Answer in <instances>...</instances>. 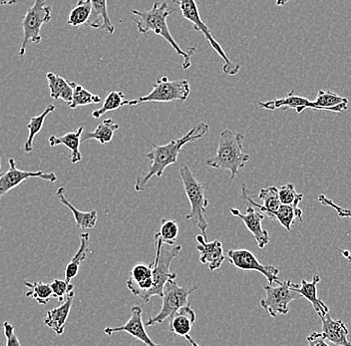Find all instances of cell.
Listing matches in <instances>:
<instances>
[{"label": "cell", "mask_w": 351, "mask_h": 346, "mask_svg": "<svg viewBox=\"0 0 351 346\" xmlns=\"http://www.w3.org/2000/svg\"><path fill=\"white\" fill-rule=\"evenodd\" d=\"M208 129H210L208 125L202 122L194 128L191 129L183 137L172 140L166 145L158 146L153 142L148 141V143L152 146V150L147 153L146 158L150 160L151 164L146 174L136 180L135 190L137 192H144L147 190L149 182L153 177L161 178L163 176L164 171L169 166L177 163L178 157L181 153L182 148L186 144L193 143V142L202 139L204 136L207 134Z\"/></svg>", "instance_id": "6da1fadb"}, {"label": "cell", "mask_w": 351, "mask_h": 346, "mask_svg": "<svg viewBox=\"0 0 351 346\" xmlns=\"http://www.w3.org/2000/svg\"><path fill=\"white\" fill-rule=\"evenodd\" d=\"M175 12V10L169 8L167 2H155L150 10H131V13L134 15V23H136L139 34L145 35L149 32H154L164 38L172 46L178 55L183 57L182 66L186 70L192 66L191 58L196 51V48L192 47L188 51H184L171 34L167 19Z\"/></svg>", "instance_id": "7a4b0ae2"}, {"label": "cell", "mask_w": 351, "mask_h": 346, "mask_svg": "<svg viewBox=\"0 0 351 346\" xmlns=\"http://www.w3.org/2000/svg\"><path fill=\"white\" fill-rule=\"evenodd\" d=\"M243 140L245 137L241 133L234 134L229 129L221 131L217 154L208 159L206 165L217 170L230 171V179L234 181L251 160V156L243 152Z\"/></svg>", "instance_id": "3957f363"}, {"label": "cell", "mask_w": 351, "mask_h": 346, "mask_svg": "<svg viewBox=\"0 0 351 346\" xmlns=\"http://www.w3.org/2000/svg\"><path fill=\"white\" fill-rule=\"evenodd\" d=\"M180 176L183 183L186 198L191 206V211L186 216V220L192 221L197 229L201 231L202 235L208 240L207 230L208 223L206 220V209L208 206V201L205 197V186L199 181L193 174L188 166H183L180 169Z\"/></svg>", "instance_id": "277c9868"}, {"label": "cell", "mask_w": 351, "mask_h": 346, "mask_svg": "<svg viewBox=\"0 0 351 346\" xmlns=\"http://www.w3.org/2000/svg\"><path fill=\"white\" fill-rule=\"evenodd\" d=\"M172 1L179 5L180 12H182L184 18L193 23L194 29L197 32H201V34L205 36L208 42L210 43V47L223 59V73L230 76L237 75V74L240 72V65L236 64V63L232 62V61L230 60L229 57L226 54L225 50L223 49L221 45H219L218 41H217L212 34H210V28L208 27L207 24L204 23L201 15H199L196 0H172Z\"/></svg>", "instance_id": "5b68a950"}, {"label": "cell", "mask_w": 351, "mask_h": 346, "mask_svg": "<svg viewBox=\"0 0 351 346\" xmlns=\"http://www.w3.org/2000/svg\"><path fill=\"white\" fill-rule=\"evenodd\" d=\"M191 93L190 83L185 79L171 81L167 76L158 78L154 83V88L146 96L133 100H125L124 106H136L147 102L168 103L173 101L185 102Z\"/></svg>", "instance_id": "8992f818"}, {"label": "cell", "mask_w": 351, "mask_h": 346, "mask_svg": "<svg viewBox=\"0 0 351 346\" xmlns=\"http://www.w3.org/2000/svg\"><path fill=\"white\" fill-rule=\"evenodd\" d=\"M155 238V260L153 262V286L149 293V299L154 297H163L164 286L170 280L177 279V273L171 271L173 260L181 253V246H174L165 249L163 242L158 236Z\"/></svg>", "instance_id": "52a82bcc"}, {"label": "cell", "mask_w": 351, "mask_h": 346, "mask_svg": "<svg viewBox=\"0 0 351 346\" xmlns=\"http://www.w3.org/2000/svg\"><path fill=\"white\" fill-rule=\"evenodd\" d=\"M51 13L52 8L46 5V0H34V4L28 8L21 23L23 38L19 51V56L25 55L29 42L39 45L43 40L41 27L44 24L50 23L52 18Z\"/></svg>", "instance_id": "ba28073f"}, {"label": "cell", "mask_w": 351, "mask_h": 346, "mask_svg": "<svg viewBox=\"0 0 351 346\" xmlns=\"http://www.w3.org/2000/svg\"><path fill=\"white\" fill-rule=\"evenodd\" d=\"M199 290L197 286L192 288H186L179 286L175 280H170L167 282L164 286V293L162 299L161 310L151 317L147 321L146 326H154L157 324H162L167 319H170L182 306L190 304L189 297L195 291Z\"/></svg>", "instance_id": "9c48e42d"}, {"label": "cell", "mask_w": 351, "mask_h": 346, "mask_svg": "<svg viewBox=\"0 0 351 346\" xmlns=\"http://www.w3.org/2000/svg\"><path fill=\"white\" fill-rule=\"evenodd\" d=\"M291 280L278 284V286H267L263 288L265 297L260 301V306L267 310L271 317L285 315L289 312V304L302 299L300 293L291 288Z\"/></svg>", "instance_id": "30bf717a"}, {"label": "cell", "mask_w": 351, "mask_h": 346, "mask_svg": "<svg viewBox=\"0 0 351 346\" xmlns=\"http://www.w3.org/2000/svg\"><path fill=\"white\" fill-rule=\"evenodd\" d=\"M230 264L234 268L245 271H258L267 279L269 284H280V269L274 266H265L258 262V258L249 249H230L226 255Z\"/></svg>", "instance_id": "8fae6325"}, {"label": "cell", "mask_w": 351, "mask_h": 346, "mask_svg": "<svg viewBox=\"0 0 351 346\" xmlns=\"http://www.w3.org/2000/svg\"><path fill=\"white\" fill-rule=\"evenodd\" d=\"M8 165H10L8 170L5 173H2L0 176V199L28 179H43L50 182V183H55L57 181V177L54 173H44L43 171L30 172V171L21 170L17 168L16 162L13 158L8 159Z\"/></svg>", "instance_id": "7c38bea8"}, {"label": "cell", "mask_w": 351, "mask_h": 346, "mask_svg": "<svg viewBox=\"0 0 351 346\" xmlns=\"http://www.w3.org/2000/svg\"><path fill=\"white\" fill-rule=\"evenodd\" d=\"M153 282V262H139L131 269L126 280V286L132 295L140 297L143 301L148 304L150 302L149 293L152 290Z\"/></svg>", "instance_id": "4fadbf2b"}, {"label": "cell", "mask_w": 351, "mask_h": 346, "mask_svg": "<svg viewBox=\"0 0 351 346\" xmlns=\"http://www.w3.org/2000/svg\"><path fill=\"white\" fill-rule=\"evenodd\" d=\"M230 212L232 216L243 221L245 227L254 236L258 249H263L269 244L271 236H269V232L263 227V221L265 218V214H263L262 212H256L252 207L247 208V214H241L238 209H234V208H230Z\"/></svg>", "instance_id": "5bb4252c"}, {"label": "cell", "mask_w": 351, "mask_h": 346, "mask_svg": "<svg viewBox=\"0 0 351 346\" xmlns=\"http://www.w3.org/2000/svg\"><path fill=\"white\" fill-rule=\"evenodd\" d=\"M143 310L141 306H135L131 308V317L126 323L123 325L117 326V328H106L104 330V334L111 336L116 332H127L133 336L134 338L138 339L147 346H159L158 343H154L146 332V328L143 323L142 319Z\"/></svg>", "instance_id": "9a60e30c"}, {"label": "cell", "mask_w": 351, "mask_h": 346, "mask_svg": "<svg viewBox=\"0 0 351 346\" xmlns=\"http://www.w3.org/2000/svg\"><path fill=\"white\" fill-rule=\"evenodd\" d=\"M196 249L199 251V260L204 264H208L210 271L221 268L225 262L226 257L223 253V244L218 240L208 242L204 236H196Z\"/></svg>", "instance_id": "2e32d148"}, {"label": "cell", "mask_w": 351, "mask_h": 346, "mask_svg": "<svg viewBox=\"0 0 351 346\" xmlns=\"http://www.w3.org/2000/svg\"><path fill=\"white\" fill-rule=\"evenodd\" d=\"M169 321V330L172 334L184 337L192 345H199L190 334L197 321L196 312L191 308L190 304L182 306Z\"/></svg>", "instance_id": "e0dca14e"}, {"label": "cell", "mask_w": 351, "mask_h": 346, "mask_svg": "<svg viewBox=\"0 0 351 346\" xmlns=\"http://www.w3.org/2000/svg\"><path fill=\"white\" fill-rule=\"evenodd\" d=\"M258 104L261 108L265 109V110L295 109L298 114L302 113L306 109H313V101L302 97V96L295 95L293 90H291V92L285 97L267 101V102H258Z\"/></svg>", "instance_id": "ac0fdd59"}, {"label": "cell", "mask_w": 351, "mask_h": 346, "mask_svg": "<svg viewBox=\"0 0 351 346\" xmlns=\"http://www.w3.org/2000/svg\"><path fill=\"white\" fill-rule=\"evenodd\" d=\"M74 297H75V293L73 291L67 295L64 301L61 302L60 306L49 310L46 314L45 319H44L45 325L51 328L57 335L63 334V332H64L66 323H67L68 317H69L70 310H71Z\"/></svg>", "instance_id": "d6986e66"}, {"label": "cell", "mask_w": 351, "mask_h": 346, "mask_svg": "<svg viewBox=\"0 0 351 346\" xmlns=\"http://www.w3.org/2000/svg\"><path fill=\"white\" fill-rule=\"evenodd\" d=\"M319 275H315L311 282H307L306 280L302 279L300 286L293 284V282H291V288L296 291V293H300L302 297L306 299L307 301L311 302V306H313L315 312H317L318 317H322V315H326V313L329 312V308L322 299H318L317 284H319Z\"/></svg>", "instance_id": "ffe728a7"}, {"label": "cell", "mask_w": 351, "mask_h": 346, "mask_svg": "<svg viewBox=\"0 0 351 346\" xmlns=\"http://www.w3.org/2000/svg\"><path fill=\"white\" fill-rule=\"evenodd\" d=\"M319 319L322 323V334H324L326 341L335 345L351 346V343L348 338V330L343 321L331 319L329 312L326 315H322Z\"/></svg>", "instance_id": "44dd1931"}, {"label": "cell", "mask_w": 351, "mask_h": 346, "mask_svg": "<svg viewBox=\"0 0 351 346\" xmlns=\"http://www.w3.org/2000/svg\"><path fill=\"white\" fill-rule=\"evenodd\" d=\"M348 98L326 90H318L317 98L313 101V110L343 113L348 109Z\"/></svg>", "instance_id": "7402d4cb"}, {"label": "cell", "mask_w": 351, "mask_h": 346, "mask_svg": "<svg viewBox=\"0 0 351 346\" xmlns=\"http://www.w3.org/2000/svg\"><path fill=\"white\" fill-rule=\"evenodd\" d=\"M243 194L247 201H250L254 207L258 208L263 214L269 217L271 220H273L274 212L278 211L280 209V205H282L280 200V195H278V189L274 187V186L261 189L260 192H258V199L263 201V205L256 203L250 197H247L245 186H243Z\"/></svg>", "instance_id": "603a6c76"}, {"label": "cell", "mask_w": 351, "mask_h": 346, "mask_svg": "<svg viewBox=\"0 0 351 346\" xmlns=\"http://www.w3.org/2000/svg\"><path fill=\"white\" fill-rule=\"evenodd\" d=\"M84 132V128L80 127L75 131L67 133V134L57 137V136H50L48 142L51 147L59 145L65 146L66 148L71 151V162L73 164L79 163L82 160V154L80 152V144L82 142V134Z\"/></svg>", "instance_id": "cb8c5ba5"}, {"label": "cell", "mask_w": 351, "mask_h": 346, "mask_svg": "<svg viewBox=\"0 0 351 346\" xmlns=\"http://www.w3.org/2000/svg\"><path fill=\"white\" fill-rule=\"evenodd\" d=\"M92 14L88 25L94 29L104 30L109 34L115 32V26L110 21L107 0H91Z\"/></svg>", "instance_id": "d4e9b609"}, {"label": "cell", "mask_w": 351, "mask_h": 346, "mask_svg": "<svg viewBox=\"0 0 351 346\" xmlns=\"http://www.w3.org/2000/svg\"><path fill=\"white\" fill-rule=\"evenodd\" d=\"M49 87L50 97L54 100H63L69 104L73 96L74 83L69 82L61 76L56 75L53 72L46 74Z\"/></svg>", "instance_id": "484cf974"}, {"label": "cell", "mask_w": 351, "mask_h": 346, "mask_svg": "<svg viewBox=\"0 0 351 346\" xmlns=\"http://www.w3.org/2000/svg\"><path fill=\"white\" fill-rule=\"evenodd\" d=\"M56 195L61 203L66 206L73 214L77 227L82 230H91L95 227L98 219L97 212L95 210H92L90 212H81L77 210L66 198L64 188H59L57 190Z\"/></svg>", "instance_id": "4316f807"}, {"label": "cell", "mask_w": 351, "mask_h": 346, "mask_svg": "<svg viewBox=\"0 0 351 346\" xmlns=\"http://www.w3.org/2000/svg\"><path fill=\"white\" fill-rule=\"evenodd\" d=\"M93 253L90 247V235L88 233L80 235V246L74 257L71 258L65 269V280L71 282V280L78 275L79 268L83 260H86L88 254Z\"/></svg>", "instance_id": "83f0119b"}, {"label": "cell", "mask_w": 351, "mask_h": 346, "mask_svg": "<svg viewBox=\"0 0 351 346\" xmlns=\"http://www.w3.org/2000/svg\"><path fill=\"white\" fill-rule=\"evenodd\" d=\"M119 125L114 122L112 119H105L96 127L93 132L84 131L82 134V142L89 141V140H96L101 145L108 144L113 139L116 131L119 129Z\"/></svg>", "instance_id": "f1b7e54d"}, {"label": "cell", "mask_w": 351, "mask_h": 346, "mask_svg": "<svg viewBox=\"0 0 351 346\" xmlns=\"http://www.w3.org/2000/svg\"><path fill=\"white\" fill-rule=\"evenodd\" d=\"M280 200L282 205H289L295 209L296 220L302 222V214L304 212L300 209L298 205L304 200V194L296 192L295 186L293 184L287 183L278 189Z\"/></svg>", "instance_id": "f546056e"}, {"label": "cell", "mask_w": 351, "mask_h": 346, "mask_svg": "<svg viewBox=\"0 0 351 346\" xmlns=\"http://www.w3.org/2000/svg\"><path fill=\"white\" fill-rule=\"evenodd\" d=\"M54 111V105H49V106L44 110L43 114L35 116V117H32V119H30L29 123L26 126L27 127L28 131H29L27 140H26L25 143H24V151H25L26 153L32 152L33 149H34V138L43 130L46 117L50 115V114L53 113Z\"/></svg>", "instance_id": "4dcf8cb0"}, {"label": "cell", "mask_w": 351, "mask_h": 346, "mask_svg": "<svg viewBox=\"0 0 351 346\" xmlns=\"http://www.w3.org/2000/svg\"><path fill=\"white\" fill-rule=\"evenodd\" d=\"M92 14L91 0H79L68 15L67 23L72 27H80L89 23Z\"/></svg>", "instance_id": "1f68e13d"}, {"label": "cell", "mask_w": 351, "mask_h": 346, "mask_svg": "<svg viewBox=\"0 0 351 346\" xmlns=\"http://www.w3.org/2000/svg\"><path fill=\"white\" fill-rule=\"evenodd\" d=\"M24 284L29 288V291L25 293V297L35 299L41 306H45L51 297H53V291L50 284L41 282H30L27 280L24 282Z\"/></svg>", "instance_id": "d6a6232c"}, {"label": "cell", "mask_w": 351, "mask_h": 346, "mask_svg": "<svg viewBox=\"0 0 351 346\" xmlns=\"http://www.w3.org/2000/svg\"><path fill=\"white\" fill-rule=\"evenodd\" d=\"M101 98L95 94H92L81 85L74 83L73 96L71 102L68 104L70 109H76L78 107L87 106L90 104H99Z\"/></svg>", "instance_id": "836d02e7"}, {"label": "cell", "mask_w": 351, "mask_h": 346, "mask_svg": "<svg viewBox=\"0 0 351 346\" xmlns=\"http://www.w3.org/2000/svg\"><path fill=\"white\" fill-rule=\"evenodd\" d=\"M125 95L123 92L121 91H112L110 92L108 95L105 98L104 103H103L102 107L97 110L92 112V117L95 119H99L101 116L106 114L107 112L117 110L121 107L124 106Z\"/></svg>", "instance_id": "e575fe53"}, {"label": "cell", "mask_w": 351, "mask_h": 346, "mask_svg": "<svg viewBox=\"0 0 351 346\" xmlns=\"http://www.w3.org/2000/svg\"><path fill=\"white\" fill-rule=\"evenodd\" d=\"M180 234V227L178 223L174 220H162L160 231L155 234L156 236L163 242V244L169 246H174L177 242Z\"/></svg>", "instance_id": "d590c367"}, {"label": "cell", "mask_w": 351, "mask_h": 346, "mask_svg": "<svg viewBox=\"0 0 351 346\" xmlns=\"http://www.w3.org/2000/svg\"><path fill=\"white\" fill-rule=\"evenodd\" d=\"M295 220V211L291 206L280 205V209L274 214L273 221H278L287 232L291 231Z\"/></svg>", "instance_id": "8d00e7d4"}, {"label": "cell", "mask_w": 351, "mask_h": 346, "mask_svg": "<svg viewBox=\"0 0 351 346\" xmlns=\"http://www.w3.org/2000/svg\"><path fill=\"white\" fill-rule=\"evenodd\" d=\"M50 286L53 291V297L58 299L60 304L65 301L66 297L71 291H74L73 284L66 280H54L53 282H50Z\"/></svg>", "instance_id": "74e56055"}, {"label": "cell", "mask_w": 351, "mask_h": 346, "mask_svg": "<svg viewBox=\"0 0 351 346\" xmlns=\"http://www.w3.org/2000/svg\"><path fill=\"white\" fill-rule=\"evenodd\" d=\"M318 201L322 205L326 206V207H330L331 209L335 210L339 217L342 219H351V210L343 209L340 206L337 205L335 201H331L328 197L324 196V194L319 195L318 197Z\"/></svg>", "instance_id": "f35d334b"}, {"label": "cell", "mask_w": 351, "mask_h": 346, "mask_svg": "<svg viewBox=\"0 0 351 346\" xmlns=\"http://www.w3.org/2000/svg\"><path fill=\"white\" fill-rule=\"evenodd\" d=\"M2 328H3L4 335H5L6 337V346L21 345L19 337L15 334L14 326H13L12 324L8 323V321H4V323H2Z\"/></svg>", "instance_id": "ab89813d"}, {"label": "cell", "mask_w": 351, "mask_h": 346, "mask_svg": "<svg viewBox=\"0 0 351 346\" xmlns=\"http://www.w3.org/2000/svg\"><path fill=\"white\" fill-rule=\"evenodd\" d=\"M306 341L311 346H328L326 337H324L322 332H320V334L319 332H311V334L306 337Z\"/></svg>", "instance_id": "60d3db41"}, {"label": "cell", "mask_w": 351, "mask_h": 346, "mask_svg": "<svg viewBox=\"0 0 351 346\" xmlns=\"http://www.w3.org/2000/svg\"><path fill=\"white\" fill-rule=\"evenodd\" d=\"M339 253L341 254L342 257L346 258V260H348V262L351 264V254L350 251H348V249H339Z\"/></svg>", "instance_id": "b9f144b4"}, {"label": "cell", "mask_w": 351, "mask_h": 346, "mask_svg": "<svg viewBox=\"0 0 351 346\" xmlns=\"http://www.w3.org/2000/svg\"><path fill=\"white\" fill-rule=\"evenodd\" d=\"M17 0H0V5H14Z\"/></svg>", "instance_id": "7bdbcfd3"}, {"label": "cell", "mask_w": 351, "mask_h": 346, "mask_svg": "<svg viewBox=\"0 0 351 346\" xmlns=\"http://www.w3.org/2000/svg\"><path fill=\"white\" fill-rule=\"evenodd\" d=\"M289 1H291V0H276V4L278 6H285L287 5Z\"/></svg>", "instance_id": "ee69618b"}, {"label": "cell", "mask_w": 351, "mask_h": 346, "mask_svg": "<svg viewBox=\"0 0 351 346\" xmlns=\"http://www.w3.org/2000/svg\"><path fill=\"white\" fill-rule=\"evenodd\" d=\"M0 169H1V158H0Z\"/></svg>", "instance_id": "f6af8a7d"}, {"label": "cell", "mask_w": 351, "mask_h": 346, "mask_svg": "<svg viewBox=\"0 0 351 346\" xmlns=\"http://www.w3.org/2000/svg\"><path fill=\"white\" fill-rule=\"evenodd\" d=\"M0 231H1V225H0Z\"/></svg>", "instance_id": "bcb514c9"}, {"label": "cell", "mask_w": 351, "mask_h": 346, "mask_svg": "<svg viewBox=\"0 0 351 346\" xmlns=\"http://www.w3.org/2000/svg\"><path fill=\"white\" fill-rule=\"evenodd\" d=\"M2 173H0V176H1Z\"/></svg>", "instance_id": "7dc6e473"}]
</instances>
